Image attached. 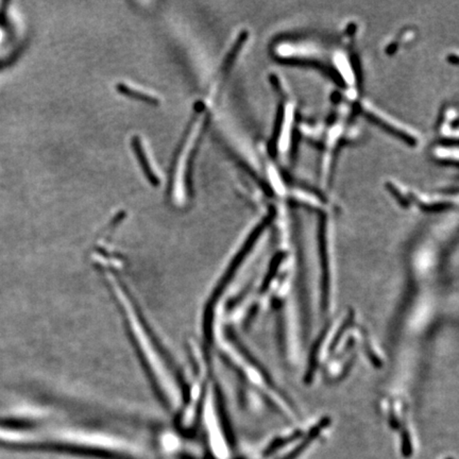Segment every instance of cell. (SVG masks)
Masks as SVG:
<instances>
[{
    "mask_svg": "<svg viewBox=\"0 0 459 459\" xmlns=\"http://www.w3.org/2000/svg\"><path fill=\"white\" fill-rule=\"evenodd\" d=\"M132 148H133L136 158L140 161V167H142L143 171H144L145 175H146L149 182L153 185H158V177H156V173H153L152 169H151L148 159H147L146 154H145L144 149H143L142 144H140V140H138V138H133V140H132Z\"/></svg>",
    "mask_w": 459,
    "mask_h": 459,
    "instance_id": "6da1fadb",
    "label": "cell"
},
{
    "mask_svg": "<svg viewBox=\"0 0 459 459\" xmlns=\"http://www.w3.org/2000/svg\"><path fill=\"white\" fill-rule=\"evenodd\" d=\"M6 38H7V34H6L5 29L0 26V54H1V51H3V46H5Z\"/></svg>",
    "mask_w": 459,
    "mask_h": 459,
    "instance_id": "3957f363",
    "label": "cell"
},
{
    "mask_svg": "<svg viewBox=\"0 0 459 459\" xmlns=\"http://www.w3.org/2000/svg\"><path fill=\"white\" fill-rule=\"evenodd\" d=\"M117 89L122 95L128 96V97L133 98V99L140 100V101H145L147 102V103H151V105H154V103L158 102V100H156V98L145 95V94L136 91V89H130L129 87H126V85H118Z\"/></svg>",
    "mask_w": 459,
    "mask_h": 459,
    "instance_id": "7a4b0ae2",
    "label": "cell"
}]
</instances>
